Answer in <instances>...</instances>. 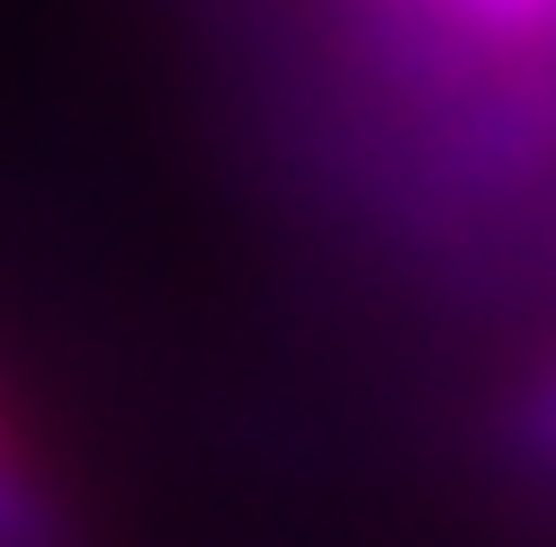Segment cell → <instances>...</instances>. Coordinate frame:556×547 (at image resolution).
Here are the masks:
<instances>
[{
  "mask_svg": "<svg viewBox=\"0 0 556 547\" xmlns=\"http://www.w3.org/2000/svg\"><path fill=\"white\" fill-rule=\"evenodd\" d=\"M511 449L530 458L539 475H556V368L520 386V404H511Z\"/></svg>",
  "mask_w": 556,
  "mask_h": 547,
  "instance_id": "6da1fadb",
  "label": "cell"
}]
</instances>
